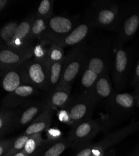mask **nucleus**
<instances>
[{
	"mask_svg": "<svg viewBox=\"0 0 139 156\" xmlns=\"http://www.w3.org/2000/svg\"><path fill=\"white\" fill-rule=\"evenodd\" d=\"M112 43L109 38L96 39L88 46L85 67L81 74V84L88 91L94 86L98 78L110 71Z\"/></svg>",
	"mask_w": 139,
	"mask_h": 156,
	"instance_id": "obj_1",
	"label": "nucleus"
},
{
	"mask_svg": "<svg viewBox=\"0 0 139 156\" xmlns=\"http://www.w3.org/2000/svg\"><path fill=\"white\" fill-rule=\"evenodd\" d=\"M139 28V0L120 5L119 20L114 31L115 42L124 45L134 37Z\"/></svg>",
	"mask_w": 139,
	"mask_h": 156,
	"instance_id": "obj_2",
	"label": "nucleus"
},
{
	"mask_svg": "<svg viewBox=\"0 0 139 156\" xmlns=\"http://www.w3.org/2000/svg\"><path fill=\"white\" fill-rule=\"evenodd\" d=\"M137 102V98L134 93H113L106 100V118L103 125V129L107 130L128 117L133 112Z\"/></svg>",
	"mask_w": 139,
	"mask_h": 156,
	"instance_id": "obj_3",
	"label": "nucleus"
},
{
	"mask_svg": "<svg viewBox=\"0 0 139 156\" xmlns=\"http://www.w3.org/2000/svg\"><path fill=\"white\" fill-rule=\"evenodd\" d=\"M112 46L110 69L116 92L125 88L131 72L132 56L130 52L123 45L114 41Z\"/></svg>",
	"mask_w": 139,
	"mask_h": 156,
	"instance_id": "obj_4",
	"label": "nucleus"
},
{
	"mask_svg": "<svg viewBox=\"0 0 139 156\" xmlns=\"http://www.w3.org/2000/svg\"><path fill=\"white\" fill-rule=\"evenodd\" d=\"M119 9L120 3L116 1H94L87 18L95 28L114 32L119 20Z\"/></svg>",
	"mask_w": 139,
	"mask_h": 156,
	"instance_id": "obj_5",
	"label": "nucleus"
},
{
	"mask_svg": "<svg viewBox=\"0 0 139 156\" xmlns=\"http://www.w3.org/2000/svg\"><path fill=\"white\" fill-rule=\"evenodd\" d=\"M87 49L88 46L82 43L69 51L65 57L61 81L57 87L72 86L75 79L84 71Z\"/></svg>",
	"mask_w": 139,
	"mask_h": 156,
	"instance_id": "obj_6",
	"label": "nucleus"
},
{
	"mask_svg": "<svg viewBox=\"0 0 139 156\" xmlns=\"http://www.w3.org/2000/svg\"><path fill=\"white\" fill-rule=\"evenodd\" d=\"M103 130V125L99 121L89 119L71 127L68 139L71 147H85Z\"/></svg>",
	"mask_w": 139,
	"mask_h": 156,
	"instance_id": "obj_7",
	"label": "nucleus"
},
{
	"mask_svg": "<svg viewBox=\"0 0 139 156\" xmlns=\"http://www.w3.org/2000/svg\"><path fill=\"white\" fill-rule=\"evenodd\" d=\"M26 84L47 92L48 62L46 59H30L22 64Z\"/></svg>",
	"mask_w": 139,
	"mask_h": 156,
	"instance_id": "obj_8",
	"label": "nucleus"
},
{
	"mask_svg": "<svg viewBox=\"0 0 139 156\" xmlns=\"http://www.w3.org/2000/svg\"><path fill=\"white\" fill-rule=\"evenodd\" d=\"M79 24L74 18L64 16H52L47 22L46 31L40 41L50 43L69 34Z\"/></svg>",
	"mask_w": 139,
	"mask_h": 156,
	"instance_id": "obj_9",
	"label": "nucleus"
},
{
	"mask_svg": "<svg viewBox=\"0 0 139 156\" xmlns=\"http://www.w3.org/2000/svg\"><path fill=\"white\" fill-rule=\"evenodd\" d=\"M139 130V121L133 122L116 131H113L96 144H92L91 156H105L106 153L112 147Z\"/></svg>",
	"mask_w": 139,
	"mask_h": 156,
	"instance_id": "obj_10",
	"label": "nucleus"
},
{
	"mask_svg": "<svg viewBox=\"0 0 139 156\" xmlns=\"http://www.w3.org/2000/svg\"><path fill=\"white\" fill-rule=\"evenodd\" d=\"M97 105L84 93L74 100H71L66 108L69 113L71 127L89 119Z\"/></svg>",
	"mask_w": 139,
	"mask_h": 156,
	"instance_id": "obj_11",
	"label": "nucleus"
},
{
	"mask_svg": "<svg viewBox=\"0 0 139 156\" xmlns=\"http://www.w3.org/2000/svg\"><path fill=\"white\" fill-rule=\"evenodd\" d=\"M34 46L23 49H12L1 44V50H0L1 71L9 68L19 66L31 59L33 57Z\"/></svg>",
	"mask_w": 139,
	"mask_h": 156,
	"instance_id": "obj_12",
	"label": "nucleus"
},
{
	"mask_svg": "<svg viewBox=\"0 0 139 156\" xmlns=\"http://www.w3.org/2000/svg\"><path fill=\"white\" fill-rule=\"evenodd\" d=\"M47 108L46 100L44 101H29L17 110L16 129L26 128Z\"/></svg>",
	"mask_w": 139,
	"mask_h": 156,
	"instance_id": "obj_13",
	"label": "nucleus"
},
{
	"mask_svg": "<svg viewBox=\"0 0 139 156\" xmlns=\"http://www.w3.org/2000/svg\"><path fill=\"white\" fill-rule=\"evenodd\" d=\"M38 93V90L34 86L24 84L18 87L14 91L8 93L2 101V107L16 109L27 102Z\"/></svg>",
	"mask_w": 139,
	"mask_h": 156,
	"instance_id": "obj_14",
	"label": "nucleus"
},
{
	"mask_svg": "<svg viewBox=\"0 0 139 156\" xmlns=\"http://www.w3.org/2000/svg\"><path fill=\"white\" fill-rule=\"evenodd\" d=\"M96 28L91 21L87 18L82 23L79 24L69 34L60 39L53 43H55L60 47H74L82 43L90 36Z\"/></svg>",
	"mask_w": 139,
	"mask_h": 156,
	"instance_id": "obj_15",
	"label": "nucleus"
},
{
	"mask_svg": "<svg viewBox=\"0 0 139 156\" xmlns=\"http://www.w3.org/2000/svg\"><path fill=\"white\" fill-rule=\"evenodd\" d=\"M34 16V15H31L19 23L14 38L10 45L6 47L12 49H23L35 45L31 38V27Z\"/></svg>",
	"mask_w": 139,
	"mask_h": 156,
	"instance_id": "obj_16",
	"label": "nucleus"
},
{
	"mask_svg": "<svg viewBox=\"0 0 139 156\" xmlns=\"http://www.w3.org/2000/svg\"><path fill=\"white\" fill-rule=\"evenodd\" d=\"M109 71L101 75L96 81L94 86L84 93L96 105L104 100L108 99L114 93L113 90Z\"/></svg>",
	"mask_w": 139,
	"mask_h": 156,
	"instance_id": "obj_17",
	"label": "nucleus"
},
{
	"mask_svg": "<svg viewBox=\"0 0 139 156\" xmlns=\"http://www.w3.org/2000/svg\"><path fill=\"white\" fill-rule=\"evenodd\" d=\"M2 88L8 93L14 91L23 84H26L22 64L1 71Z\"/></svg>",
	"mask_w": 139,
	"mask_h": 156,
	"instance_id": "obj_18",
	"label": "nucleus"
},
{
	"mask_svg": "<svg viewBox=\"0 0 139 156\" xmlns=\"http://www.w3.org/2000/svg\"><path fill=\"white\" fill-rule=\"evenodd\" d=\"M69 147H71V144L68 137H62L56 140H44L36 152L40 156H60Z\"/></svg>",
	"mask_w": 139,
	"mask_h": 156,
	"instance_id": "obj_19",
	"label": "nucleus"
},
{
	"mask_svg": "<svg viewBox=\"0 0 139 156\" xmlns=\"http://www.w3.org/2000/svg\"><path fill=\"white\" fill-rule=\"evenodd\" d=\"M71 88L68 86L57 87L46 98L47 106L53 110L66 108L71 101Z\"/></svg>",
	"mask_w": 139,
	"mask_h": 156,
	"instance_id": "obj_20",
	"label": "nucleus"
},
{
	"mask_svg": "<svg viewBox=\"0 0 139 156\" xmlns=\"http://www.w3.org/2000/svg\"><path fill=\"white\" fill-rule=\"evenodd\" d=\"M53 111L47 106V109L26 128L23 134L31 136L46 131L52 123Z\"/></svg>",
	"mask_w": 139,
	"mask_h": 156,
	"instance_id": "obj_21",
	"label": "nucleus"
},
{
	"mask_svg": "<svg viewBox=\"0 0 139 156\" xmlns=\"http://www.w3.org/2000/svg\"><path fill=\"white\" fill-rule=\"evenodd\" d=\"M16 109H11L1 107L0 109V136L9 134L16 129Z\"/></svg>",
	"mask_w": 139,
	"mask_h": 156,
	"instance_id": "obj_22",
	"label": "nucleus"
},
{
	"mask_svg": "<svg viewBox=\"0 0 139 156\" xmlns=\"http://www.w3.org/2000/svg\"><path fill=\"white\" fill-rule=\"evenodd\" d=\"M64 61L57 62H48V84L47 93H52L59 86Z\"/></svg>",
	"mask_w": 139,
	"mask_h": 156,
	"instance_id": "obj_23",
	"label": "nucleus"
},
{
	"mask_svg": "<svg viewBox=\"0 0 139 156\" xmlns=\"http://www.w3.org/2000/svg\"><path fill=\"white\" fill-rule=\"evenodd\" d=\"M48 20H49L47 19L38 17L35 15L31 32V38L33 41L36 40H41L46 31Z\"/></svg>",
	"mask_w": 139,
	"mask_h": 156,
	"instance_id": "obj_24",
	"label": "nucleus"
},
{
	"mask_svg": "<svg viewBox=\"0 0 139 156\" xmlns=\"http://www.w3.org/2000/svg\"><path fill=\"white\" fill-rule=\"evenodd\" d=\"M19 23L16 21H11L6 23L1 29L0 36H1V43L9 46L15 37V31Z\"/></svg>",
	"mask_w": 139,
	"mask_h": 156,
	"instance_id": "obj_25",
	"label": "nucleus"
},
{
	"mask_svg": "<svg viewBox=\"0 0 139 156\" xmlns=\"http://www.w3.org/2000/svg\"><path fill=\"white\" fill-rule=\"evenodd\" d=\"M43 141L44 139L42 138V133L31 135L22 151L28 156H30L41 147Z\"/></svg>",
	"mask_w": 139,
	"mask_h": 156,
	"instance_id": "obj_26",
	"label": "nucleus"
},
{
	"mask_svg": "<svg viewBox=\"0 0 139 156\" xmlns=\"http://www.w3.org/2000/svg\"><path fill=\"white\" fill-rule=\"evenodd\" d=\"M65 57L66 55L63 48L55 43H52L48 50L46 59L48 62H57L64 61Z\"/></svg>",
	"mask_w": 139,
	"mask_h": 156,
	"instance_id": "obj_27",
	"label": "nucleus"
},
{
	"mask_svg": "<svg viewBox=\"0 0 139 156\" xmlns=\"http://www.w3.org/2000/svg\"><path fill=\"white\" fill-rule=\"evenodd\" d=\"M54 1L52 0H43L40 3L35 15L49 20L53 16Z\"/></svg>",
	"mask_w": 139,
	"mask_h": 156,
	"instance_id": "obj_28",
	"label": "nucleus"
},
{
	"mask_svg": "<svg viewBox=\"0 0 139 156\" xmlns=\"http://www.w3.org/2000/svg\"><path fill=\"white\" fill-rule=\"evenodd\" d=\"M29 137L30 136H27L23 134L21 136L16 137L10 151L6 155V156H12L22 151Z\"/></svg>",
	"mask_w": 139,
	"mask_h": 156,
	"instance_id": "obj_29",
	"label": "nucleus"
},
{
	"mask_svg": "<svg viewBox=\"0 0 139 156\" xmlns=\"http://www.w3.org/2000/svg\"><path fill=\"white\" fill-rule=\"evenodd\" d=\"M49 43H50L44 41H40L38 44H35L33 53V57L34 59L44 60L46 59L47 52L50 48V46L47 47V44Z\"/></svg>",
	"mask_w": 139,
	"mask_h": 156,
	"instance_id": "obj_30",
	"label": "nucleus"
},
{
	"mask_svg": "<svg viewBox=\"0 0 139 156\" xmlns=\"http://www.w3.org/2000/svg\"><path fill=\"white\" fill-rule=\"evenodd\" d=\"M16 137L2 139L0 140V156H6L10 151Z\"/></svg>",
	"mask_w": 139,
	"mask_h": 156,
	"instance_id": "obj_31",
	"label": "nucleus"
},
{
	"mask_svg": "<svg viewBox=\"0 0 139 156\" xmlns=\"http://www.w3.org/2000/svg\"><path fill=\"white\" fill-rule=\"evenodd\" d=\"M57 118L61 122L71 126V119L69 113L66 108L61 109L57 112Z\"/></svg>",
	"mask_w": 139,
	"mask_h": 156,
	"instance_id": "obj_32",
	"label": "nucleus"
},
{
	"mask_svg": "<svg viewBox=\"0 0 139 156\" xmlns=\"http://www.w3.org/2000/svg\"><path fill=\"white\" fill-rule=\"evenodd\" d=\"M46 131L48 140H56L62 137V133L58 129L49 128Z\"/></svg>",
	"mask_w": 139,
	"mask_h": 156,
	"instance_id": "obj_33",
	"label": "nucleus"
},
{
	"mask_svg": "<svg viewBox=\"0 0 139 156\" xmlns=\"http://www.w3.org/2000/svg\"><path fill=\"white\" fill-rule=\"evenodd\" d=\"M138 83H139V59L138 62H137V64L134 71L132 79L131 81V86L132 87H135Z\"/></svg>",
	"mask_w": 139,
	"mask_h": 156,
	"instance_id": "obj_34",
	"label": "nucleus"
},
{
	"mask_svg": "<svg viewBox=\"0 0 139 156\" xmlns=\"http://www.w3.org/2000/svg\"><path fill=\"white\" fill-rule=\"evenodd\" d=\"M92 152V144H88L85 146L77 155L76 156H91Z\"/></svg>",
	"mask_w": 139,
	"mask_h": 156,
	"instance_id": "obj_35",
	"label": "nucleus"
},
{
	"mask_svg": "<svg viewBox=\"0 0 139 156\" xmlns=\"http://www.w3.org/2000/svg\"><path fill=\"white\" fill-rule=\"evenodd\" d=\"M10 2L8 0H0V10L3 11L9 5Z\"/></svg>",
	"mask_w": 139,
	"mask_h": 156,
	"instance_id": "obj_36",
	"label": "nucleus"
},
{
	"mask_svg": "<svg viewBox=\"0 0 139 156\" xmlns=\"http://www.w3.org/2000/svg\"><path fill=\"white\" fill-rule=\"evenodd\" d=\"M134 94L138 98V97L139 96V83H138V84L136 86V87H135V91L134 93Z\"/></svg>",
	"mask_w": 139,
	"mask_h": 156,
	"instance_id": "obj_37",
	"label": "nucleus"
},
{
	"mask_svg": "<svg viewBox=\"0 0 139 156\" xmlns=\"http://www.w3.org/2000/svg\"><path fill=\"white\" fill-rule=\"evenodd\" d=\"M12 156H28V155L26 154H25L23 151H21L13 155H12Z\"/></svg>",
	"mask_w": 139,
	"mask_h": 156,
	"instance_id": "obj_38",
	"label": "nucleus"
},
{
	"mask_svg": "<svg viewBox=\"0 0 139 156\" xmlns=\"http://www.w3.org/2000/svg\"><path fill=\"white\" fill-rule=\"evenodd\" d=\"M132 156H139V145L137 147L136 150L135 151V152L134 153Z\"/></svg>",
	"mask_w": 139,
	"mask_h": 156,
	"instance_id": "obj_39",
	"label": "nucleus"
},
{
	"mask_svg": "<svg viewBox=\"0 0 139 156\" xmlns=\"http://www.w3.org/2000/svg\"><path fill=\"white\" fill-rule=\"evenodd\" d=\"M137 105L138 106H139V96L138 97V98H137Z\"/></svg>",
	"mask_w": 139,
	"mask_h": 156,
	"instance_id": "obj_40",
	"label": "nucleus"
}]
</instances>
